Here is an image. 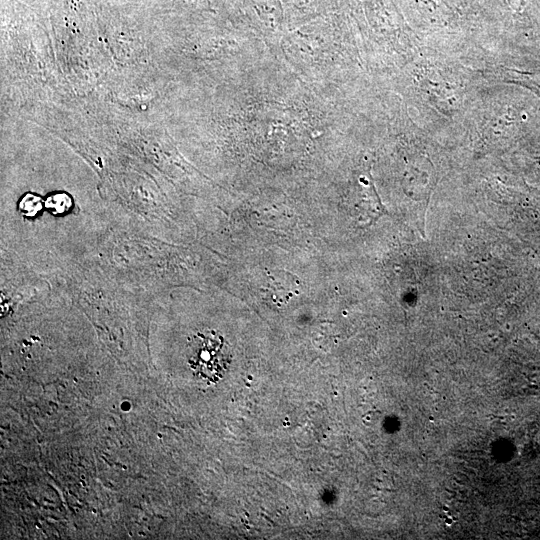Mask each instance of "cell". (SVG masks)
<instances>
[{"instance_id":"1","label":"cell","mask_w":540,"mask_h":540,"mask_svg":"<svg viewBox=\"0 0 540 540\" xmlns=\"http://www.w3.org/2000/svg\"><path fill=\"white\" fill-rule=\"evenodd\" d=\"M186 356L193 373L208 384L218 382L231 362L228 344L214 330L193 334L187 343Z\"/></svg>"},{"instance_id":"2","label":"cell","mask_w":540,"mask_h":540,"mask_svg":"<svg viewBox=\"0 0 540 540\" xmlns=\"http://www.w3.org/2000/svg\"><path fill=\"white\" fill-rule=\"evenodd\" d=\"M45 205L53 214L58 215L71 208L72 200L65 193H56L47 198Z\"/></svg>"},{"instance_id":"3","label":"cell","mask_w":540,"mask_h":540,"mask_svg":"<svg viewBox=\"0 0 540 540\" xmlns=\"http://www.w3.org/2000/svg\"><path fill=\"white\" fill-rule=\"evenodd\" d=\"M42 199L34 194H26L19 203V209L25 216H35L42 208Z\"/></svg>"}]
</instances>
